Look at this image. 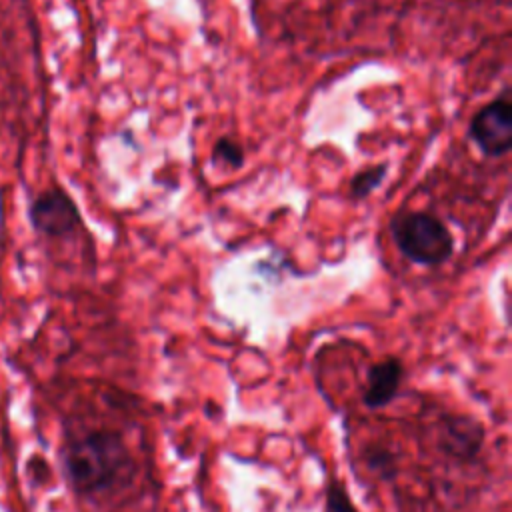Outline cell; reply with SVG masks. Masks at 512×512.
Listing matches in <instances>:
<instances>
[{
	"label": "cell",
	"mask_w": 512,
	"mask_h": 512,
	"mask_svg": "<svg viewBox=\"0 0 512 512\" xmlns=\"http://www.w3.org/2000/svg\"><path fill=\"white\" fill-rule=\"evenodd\" d=\"M212 162L224 164L230 168H242L244 164V150L234 138H220L212 148Z\"/></svg>",
	"instance_id": "cell-10"
},
{
	"label": "cell",
	"mask_w": 512,
	"mask_h": 512,
	"mask_svg": "<svg viewBox=\"0 0 512 512\" xmlns=\"http://www.w3.org/2000/svg\"><path fill=\"white\" fill-rule=\"evenodd\" d=\"M404 382V364L398 356H386L368 366L366 384L360 400L368 410H380L388 406L400 392Z\"/></svg>",
	"instance_id": "cell-6"
},
{
	"label": "cell",
	"mask_w": 512,
	"mask_h": 512,
	"mask_svg": "<svg viewBox=\"0 0 512 512\" xmlns=\"http://www.w3.org/2000/svg\"><path fill=\"white\" fill-rule=\"evenodd\" d=\"M32 226L44 236H66L80 228V212L72 198L60 188H50L42 192L30 208Z\"/></svg>",
	"instance_id": "cell-5"
},
{
	"label": "cell",
	"mask_w": 512,
	"mask_h": 512,
	"mask_svg": "<svg viewBox=\"0 0 512 512\" xmlns=\"http://www.w3.org/2000/svg\"><path fill=\"white\" fill-rule=\"evenodd\" d=\"M390 234L398 250L416 264L438 266L454 254V236L434 214L402 210L390 220Z\"/></svg>",
	"instance_id": "cell-2"
},
{
	"label": "cell",
	"mask_w": 512,
	"mask_h": 512,
	"mask_svg": "<svg viewBox=\"0 0 512 512\" xmlns=\"http://www.w3.org/2000/svg\"><path fill=\"white\" fill-rule=\"evenodd\" d=\"M470 138L490 158L504 156L512 146V102L508 92L490 100L470 120Z\"/></svg>",
	"instance_id": "cell-3"
},
{
	"label": "cell",
	"mask_w": 512,
	"mask_h": 512,
	"mask_svg": "<svg viewBox=\"0 0 512 512\" xmlns=\"http://www.w3.org/2000/svg\"><path fill=\"white\" fill-rule=\"evenodd\" d=\"M386 176V164H376L372 168H366L362 172H358L352 180H350V194L360 200L370 196L384 180Z\"/></svg>",
	"instance_id": "cell-9"
},
{
	"label": "cell",
	"mask_w": 512,
	"mask_h": 512,
	"mask_svg": "<svg viewBox=\"0 0 512 512\" xmlns=\"http://www.w3.org/2000/svg\"><path fill=\"white\" fill-rule=\"evenodd\" d=\"M324 512H358L356 504L350 498L348 488L344 486V482L338 476L330 478L326 484Z\"/></svg>",
	"instance_id": "cell-8"
},
{
	"label": "cell",
	"mask_w": 512,
	"mask_h": 512,
	"mask_svg": "<svg viewBox=\"0 0 512 512\" xmlns=\"http://www.w3.org/2000/svg\"><path fill=\"white\" fill-rule=\"evenodd\" d=\"M484 426L468 414H444L436 424L434 444L446 458L458 462L474 460L484 446Z\"/></svg>",
	"instance_id": "cell-4"
},
{
	"label": "cell",
	"mask_w": 512,
	"mask_h": 512,
	"mask_svg": "<svg viewBox=\"0 0 512 512\" xmlns=\"http://www.w3.org/2000/svg\"><path fill=\"white\" fill-rule=\"evenodd\" d=\"M62 464L78 496H102L132 482L136 460L124 436L110 428H84L68 434Z\"/></svg>",
	"instance_id": "cell-1"
},
{
	"label": "cell",
	"mask_w": 512,
	"mask_h": 512,
	"mask_svg": "<svg viewBox=\"0 0 512 512\" xmlns=\"http://www.w3.org/2000/svg\"><path fill=\"white\" fill-rule=\"evenodd\" d=\"M364 464L380 480H392L398 474L396 454L384 444H368L364 450Z\"/></svg>",
	"instance_id": "cell-7"
}]
</instances>
